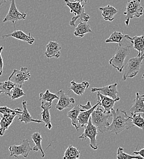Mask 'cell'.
<instances>
[{
	"mask_svg": "<svg viewBox=\"0 0 144 159\" xmlns=\"http://www.w3.org/2000/svg\"><path fill=\"white\" fill-rule=\"evenodd\" d=\"M144 59V52L142 56H137L128 60L124 68L123 80L125 81L128 79H131L136 77L141 69L142 61Z\"/></svg>",
	"mask_w": 144,
	"mask_h": 159,
	"instance_id": "8992f818",
	"label": "cell"
},
{
	"mask_svg": "<svg viewBox=\"0 0 144 159\" xmlns=\"http://www.w3.org/2000/svg\"><path fill=\"white\" fill-rule=\"evenodd\" d=\"M110 117H112L111 113H105L101 108L97 107L91 113V120L93 124L97 127L100 132L104 133L110 125L109 119Z\"/></svg>",
	"mask_w": 144,
	"mask_h": 159,
	"instance_id": "3957f363",
	"label": "cell"
},
{
	"mask_svg": "<svg viewBox=\"0 0 144 159\" xmlns=\"http://www.w3.org/2000/svg\"><path fill=\"white\" fill-rule=\"evenodd\" d=\"M112 116L113 118L112 123L107 128V131H110L117 135L124 130L129 129L135 126L131 119V117L127 115V113L120 109L111 110Z\"/></svg>",
	"mask_w": 144,
	"mask_h": 159,
	"instance_id": "6da1fadb",
	"label": "cell"
},
{
	"mask_svg": "<svg viewBox=\"0 0 144 159\" xmlns=\"http://www.w3.org/2000/svg\"><path fill=\"white\" fill-rule=\"evenodd\" d=\"M66 6L69 8L70 12L74 14V16L71 19L69 25L71 26L76 27V22L79 19L81 21L88 22L90 19V16L85 12V6L81 2L74 1L71 2L69 0H64Z\"/></svg>",
	"mask_w": 144,
	"mask_h": 159,
	"instance_id": "7a4b0ae2",
	"label": "cell"
},
{
	"mask_svg": "<svg viewBox=\"0 0 144 159\" xmlns=\"http://www.w3.org/2000/svg\"><path fill=\"white\" fill-rule=\"evenodd\" d=\"M124 38L130 40L132 43V47L138 52L137 56H142L144 52V34L142 36H136L132 38L129 35H124Z\"/></svg>",
	"mask_w": 144,
	"mask_h": 159,
	"instance_id": "ac0fdd59",
	"label": "cell"
},
{
	"mask_svg": "<svg viewBox=\"0 0 144 159\" xmlns=\"http://www.w3.org/2000/svg\"><path fill=\"white\" fill-rule=\"evenodd\" d=\"M41 108L43 110L40 115H41L42 120L45 124V127H47L49 130L52 128V125L51 123V117L50 114V110L52 108V102L41 101Z\"/></svg>",
	"mask_w": 144,
	"mask_h": 159,
	"instance_id": "4fadbf2b",
	"label": "cell"
},
{
	"mask_svg": "<svg viewBox=\"0 0 144 159\" xmlns=\"http://www.w3.org/2000/svg\"><path fill=\"white\" fill-rule=\"evenodd\" d=\"M133 124L142 130H144V118L141 113L131 114L130 116Z\"/></svg>",
	"mask_w": 144,
	"mask_h": 159,
	"instance_id": "83f0119b",
	"label": "cell"
},
{
	"mask_svg": "<svg viewBox=\"0 0 144 159\" xmlns=\"http://www.w3.org/2000/svg\"><path fill=\"white\" fill-rule=\"evenodd\" d=\"M79 106L81 107V108H82L83 110H88V109H90V108H91L92 107V105L91 104V102L90 100H88L87 102L86 105H81V104H80Z\"/></svg>",
	"mask_w": 144,
	"mask_h": 159,
	"instance_id": "d590c367",
	"label": "cell"
},
{
	"mask_svg": "<svg viewBox=\"0 0 144 159\" xmlns=\"http://www.w3.org/2000/svg\"><path fill=\"white\" fill-rule=\"evenodd\" d=\"M131 114L141 113L144 114V95H141L139 93L137 92L136 98L134 100L132 106L129 110Z\"/></svg>",
	"mask_w": 144,
	"mask_h": 159,
	"instance_id": "ffe728a7",
	"label": "cell"
},
{
	"mask_svg": "<svg viewBox=\"0 0 144 159\" xmlns=\"http://www.w3.org/2000/svg\"><path fill=\"white\" fill-rule=\"evenodd\" d=\"M98 129L97 127L93 124L91 117L89 119L88 124L85 127V130L82 134L79 137V139H85L86 138H88L90 140V147L94 149L97 150L98 148V142L96 140V136L98 135Z\"/></svg>",
	"mask_w": 144,
	"mask_h": 159,
	"instance_id": "52a82bcc",
	"label": "cell"
},
{
	"mask_svg": "<svg viewBox=\"0 0 144 159\" xmlns=\"http://www.w3.org/2000/svg\"><path fill=\"white\" fill-rule=\"evenodd\" d=\"M100 105V103L98 102V103L95 106L92 107L91 108L81 111L78 116V125L79 127H85V126L88 124L89 119L91 117V113L96 109V108Z\"/></svg>",
	"mask_w": 144,
	"mask_h": 159,
	"instance_id": "44dd1931",
	"label": "cell"
},
{
	"mask_svg": "<svg viewBox=\"0 0 144 159\" xmlns=\"http://www.w3.org/2000/svg\"><path fill=\"white\" fill-rule=\"evenodd\" d=\"M6 1H7V0H0V7H1L2 4H4V3H6Z\"/></svg>",
	"mask_w": 144,
	"mask_h": 159,
	"instance_id": "f35d334b",
	"label": "cell"
},
{
	"mask_svg": "<svg viewBox=\"0 0 144 159\" xmlns=\"http://www.w3.org/2000/svg\"><path fill=\"white\" fill-rule=\"evenodd\" d=\"M10 151V156L18 157L21 156L25 158H26L32 151V148L30 145V141L28 139H24L21 141V144L19 146L13 145L9 148Z\"/></svg>",
	"mask_w": 144,
	"mask_h": 159,
	"instance_id": "ba28073f",
	"label": "cell"
},
{
	"mask_svg": "<svg viewBox=\"0 0 144 159\" xmlns=\"http://www.w3.org/2000/svg\"><path fill=\"white\" fill-rule=\"evenodd\" d=\"M26 96V94L23 92V89L19 86L16 85L12 89L11 94L9 96L12 100H16Z\"/></svg>",
	"mask_w": 144,
	"mask_h": 159,
	"instance_id": "1f68e13d",
	"label": "cell"
},
{
	"mask_svg": "<svg viewBox=\"0 0 144 159\" xmlns=\"http://www.w3.org/2000/svg\"><path fill=\"white\" fill-rule=\"evenodd\" d=\"M117 159H143L141 156L136 155L135 156L129 155L124 152L123 148L122 147H119L117 150Z\"/></svg>",
	"mask_w": 144,
	"mask_h": 159,
	"instance_id": "d6a6232c",
	"label": "cell"
},
{
	"mask_svg": "<svg viewBox=\"0 0 144 159\" xmlns=\"http://www.w3.org/2000/svg\"><path fill=\"white\" fill-rule=\"evenodd\" d=\"M91 33V30L89 24L87 23L86 21H81L78 24L77 26H76L75 31H74V34L78 38H83L86 34Z\"/></svg>",
	"mask_w": 144,
	"mask_h": 159,
	"instance_id": "d4e9b609",
	"label": "cell"
},
{
	"mask_svg": "<svg viewBox=\"0 0 144 159\" xmlns=\"http://www.w3.org/2000/svg\"><path fill=\"white\" fill-rule=\"evenodd\" d=\"M97 98L98 102L100 103V105L102 106L104 108V111L105 113H111V110L114 108L115 103L120 99V98L115 99H112L110 97L101 94L99 92L97 93Z\"/></svg>",
	"mask_w": 144,
	"mask_h": 159,
	"instance_id": "5bb4252c",
	"label": "cell"
},
{
	"mask_svg": "<svg viewBox=\"0 0 144 159\" xmlns=\"http://www.w3.org/2000/svg\"><path fill=\"white\" fill-rule=\"evenodd\" d=\"M62 47L57 41H50L46 45L45 55L48 58H58L61 55Z\"/></svg>",
	"mask_w": 144,
	"mask_h": 159,
	"instance_id": "9a60e30c",
	"label": "cell"
},
{
	"mask_svg": "<svg viewBox=\"0 0 144 159\" xmlns=\"http://www.w3.org/2000/svg\"><path fill=\"white\" fill-rule=\"evenodd\" d=\"M31 75L27 67H22L21 69H14L9 77V80L14 83L16 85L22 87L25 81L30 79Z\"/></svg>",
	"mask_w": 144,
	"mask_h": 159,
	"instance_id": "9c48e42d",
	"label": "cell"
},
{
	"mask_svg": "<svg viewBox=\"0 0 144 159\" xmlns=\"http://www.w3.org/2000/svg\"><path fill=\"white\" fill-rule=\"evenodd\" d=\"M31 139H32L33 141L35 144V146L33 148H32V151H35V152L40 151L41 152L42 157H44L45 153H44V151H43L42 147L41 142L42 139L41 134L38 132L34 133L31 136Z\"/></svg>",
	"mask_w": 144,
	"mask_h": 159,
	"instance_id": "484cf974",
	"label": "cell"
},
{
	"mask_svg": "<svg viewBox=\"0 0 144 159\" xmlns=\"http://www.w3.org/2000/svg\"><path fill=\"white\" fill-rule=\"evenodd\" d=\"M83 110H84L81 108V107L79 105H75L74 107V108L71 110L68 111V113L67 114V116L69 119H71L72 125L76 128L77 131H78L79 129V126L78 125V120H77L78 116H79L80 112L81 111H83Z\"/></svg>",
	"mask_w": 144,
	"mask_h": 159,
	"instance_id": "cb8c5ba5",
	"label": "cell"
},
{
	"mask_svg": "<svg viewBox=\"0 0 144 159\" xmlns=\"http://www.w3.org/2000/svg\"><path fill=\"white\" fill-rule=\"evenodd\" d=\"M15 86L16 84L9 80L3 82H0V91H2L6 95L9 96L12 89Z\"/></svg>",
	"mask_w": 144,
	"mask_h": 159,
	"instance_id": "f546056e",
	"label": "cell"
},
{
	"mask_svg": "<svg viewBox=\"0 0 144 159\" xmlns=\"http://www.w3.org/2000/svg\"><path fill=\"white\" fill-rule=\"evenodd\" d=\"M58 96L57 94H53L50 92L49 89H47L44 93L39 94V100L45 101L49 102H52L55 99H58Z\"/></svg>",
	"mask_w": 144,
	"mask_h": 159,
	"instance_id": "4dcf8cb0",
	"label": "cell"
},
{
	"mask_svg": "<svg viewBox=\"0 0 144 159\" xmlns=\"http://www.w3.org/2000/svg\"><path fill=\"white\" fill-rule=\"evenodd\" d=\"M2 93V91H0V94H1Z\"/></svg>",
	"mask_w": 144,
	"mask_h": 159,
	"instance_id": "60d3db41",
	"label": "cell"
},
{
	"mask_svg": "<svg viewBox=\"0 0 144 159\" xmlns=\"http://www.w3.org/2000/svg\"><path fill=\"white\" fill-rule=\"evenodd\" d=\"M23 110L22 113L21 114L18 115L19 118L17 119L18 122H25V124H28L30 122H37V123H44L42 120L39 119H35L32 118L31 115L30 114L28 110V106L27 102L26 100H23L22 102Z\"/></svg>",
	"mask_w": 144,
	"mask_h": 159,
	"instance_id": "e0dca14e",
	"label": "cell"
},
{
	"mask_svg": "<svg viewBox=\"0 0 144 159\" xmlns=\"http://www.w3.org/2000/svg\"><path fill=\"white\" fill-rule=\"evenodd\" d=\"M7 37H12L17 39L21 40L30 45H32L35 41V39L31 36L30 33H29L28 34H26L21 30H16L11 34L2 36V38H3Z\"/></svg>",
	"mask_w": 144,
	"mask_h": 159,
	"instance_id": "d6986e66",
	"label": "cell"
},
{
	"mask_svg": "<svg viewBox=\"0 0 144 159\" xmlns=\"http://www.w3.org/2000/svg\"><path fill=\"white\" fill-rule=\"evenodd\" d=\"M99 9L102 12V16L104 20L109 21H112L114 20L115 16L118 12L115 7L110 5L100 7Z\"/></svg>",
	"mask_w": 144,
	"mask_h": 159,
	"instance_id": "603a6c76",
	"label": "cell"
},
{
	"mask_svg": "<svg viewBox=\"0 0 144 159\" xmlns=\"http://www.w3.org/2000/svg\"><path fill=\"white\" fill-rule=\"evenodd\" d=\"M18 114L16 113L1 115L0 120V136H3L6 130L12 123L14 119Z\"/></svg>",
	"mask_w": 144,
	"mask_h": 159,
	"instance_id": "2e32d148",
	"label": "cell"
},
{
	"mask_svg": "<svg viewBox=\"0 0 144 159\" xmlns=\"http://www.w3.org/2000/svg\"><path fill=\"white\" fill-rule=\"evenodd\" d=\"M133 154L140 156H141L143 159H144V148L141 149L139 150V151H134V152H133Z\"/></svg>",
	"mask_w": 144,
	"mask_h": 159,
	"instance_id": "8d00e7d4",
	"label": "cell"
},
{
	"mask_svg": "<svg viewBox=\"0 0 144 159\" xmlns=\"http://www.w3.org/2000/svg\"><path fill=\"white\" fill-rule=\"evenodd\" d=\"M26 17V14L25 13L21 12L16 6L15 0H11V5L9 11L3 19V22L11 21L12 22L15 27V23L19 20H25Z\"/></svg>",
	"mask_w": 144,
	"mask_h": 159,
	"instance_id": "30bf717a",
	"label": "cell"
},
{
	"mask_svg": "<svg viewBox=\"0 0 144 159\" xmlns=\"http://www.w3.org/2000/svg\"><path fill=\"white\" fill-rule=\"evenodd\" d=\"M81 157V152L77 148L70 145L66 150L63 159H77Z\"/></svg>",
	"mask_w": 144,
	"mask_h": 159,
	"instance_id": "4316f807",
	"label": "cell"
},
{
	"mask_svg": "<svg viewBox=\"0 0 144 159\" xmlns=\"http://www.w3.org/2000/svg\"><path fill=\"white\" fill-rule=\"evenodd\" d=\"M89 86L90 83L86 81H83L82 83H78L74 80H72L71 81V86L69 89L73 91L77 96H82Z\"/></svg>",
	"mask_w": 144,
	"mask_h": 159,
	"instance_id": "7402d4cb",
	"label": "cell"
},
{
	"mask_svg": "<svg viewBox=\"0 0 144 159\" xmlns=\"http://www.w3.org/2000/svg\"><path fill=\"white\" fill-rule=\"evenodd\" d=\"M132 45H124L119 44V47L113 57L109 60V64L115 68L118 72H122L124 67V62L131 52Z\"/></svg>",
	"mask_w": 144,
	"mask_h": 159,
	"instance_id": "277c9868",
	"label": "cell"
},
{
	"mask_svg": "<svg viewBox=\"0 0 144 159\" xmlns=\"http://www.w3.org/2000/svg\"><path fill=\"white\" fill-rule=\"evenodd\" d=\"M124 38V35L121 32L114 31L113 32L110 37L105 40V43H117L119 44L122 43V40Z\"/></svg>",
	"mask_w": 144,
	"mask_h": 159,
	"instance_id": "f1b7e54d",
	"label": "cell"
},
{
	"mask_svg": "<svg viewBox=\"0 0 144 159\" xmlns=\"http://www.w3.org/2000/svg\"><path fill=\"white\" fill-rule=\"evenodd\" d=\"M91 91L92 93L99 92L103 95L110 97L114 99L119 98L117 96L118 93L117 90V83H114L101 88H92L91 89Z\"/></svg>",
	"mask_w": 144,
	"mask_h": 159,
	"instance_id": "7c38bea8",
	"label": "cell"
},
{
	"mask_svg": "<svg viewBox=\"0 0 144 159\" xmlns=\"http://www.w3.org/2000/svg\"><path fill=\"white\" fill-rule=\"evenodd\" d=\"M3 48H4L3 46L0 47V76H1L2 74V69H3V66H4L3 60H2V58L1 56V53L3 50Z\"/></svg>",
	"mask_w": 144,
	"mask_h": 159,
	"instance_id": "e575fe53",
	"label": "cell"
},
{
	"mask_svg": "<svg viewBox=\"0 0 144 159\" xmlns=\"http://www.w3.org/2000/svg\"><path fill=\"white\" fill-rule=\"evenodd\" d=\"M142 79H144V74H143V75H142Z\"/></svg>",
	"mask_w": 144,
	"mask_h": 159,
	"instance_id": "ab89813d",
	"label": "cell"
},
{
	"mask_svg": "<svg viewBox=\"0 0 144 159\" xmlns=\"http://www.w3.org/2000/svg\"><path fill=\"white\" fill-rule=\"evenodd\" d=\"M16 113L18 115H19L22 113V110L18 108L12 110L8 108L7 106L0 107V115H4L7 113Z\"/></svg>",
	"mask_w": 144,
	"mask_h": 159,
	"instance_id": "836d02e7",
	"label": "cell"
},
{
	"mask_svg": "<svg viewBox=\"0 0 144 159\" xmlns=\"http://www.w3.org/2000/svg\"><path fill=\"white\" fill-rule=\"evenodd\" d=\"M57 94L59 98L57 103L55 105V108L59 111H62L66 108H70L76 103L75 99L69 97L68 95L63 90L59 91Z\"/></svg>",
	"mask_w": 144,
	"mask_h": 159,
	"instance_id": "8fae6325",
	"label": "cell"
},
{
	"mask_svg": "<svg viewBox=\"0 0 144 159\" xmlns=\"http://www.w3.org/2000/svg\"><path fill=\"white\" fill-rule=\"evenodd\" d=\"M74 1H76V2H81L82 4L85 6V4H86L87 0H74Z\"/></svg>",
	"mask_w": 144,
	"mask_h": 159,
	"instance_id": "74e56055",
	"label": "cell"
},
{
	"mask_svg": "<svg viewBox=\"0 0 144 159\" xmlns=\"http://www.w3.org/2000/svg\"><path fill=\"white\" fill-rule=\"evenodd\" d=\"M141 0H129L128 1L126 11L123 14L126 16L125 25H129V21L134 18H139L144 14V7L142 6Z\"/></svg>",
	"mask_w": 144,
	"mask_h": 159,
	"instance_id": "5b68a950",
	"label": "cell"
}]
</instances>
